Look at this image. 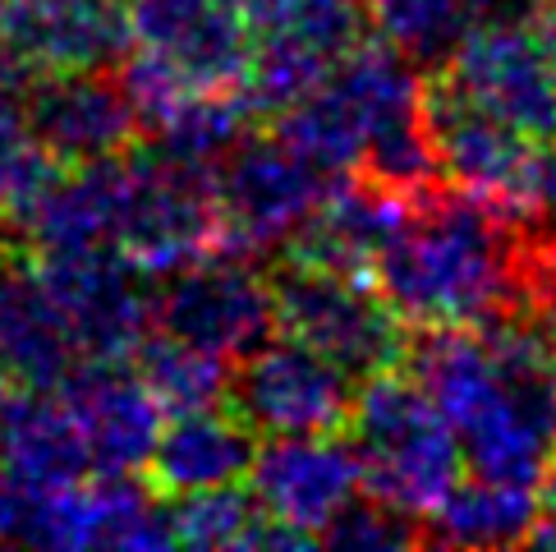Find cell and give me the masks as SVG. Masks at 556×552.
I'll return each mask as SVG.
<instances>
[{"mask_svg": "<svg viewBox=\"0 0 556 552\" xmlns=\"http://www.w3.org/2000/svg\"><path fill=\"white\" fill-rule=\"evenodd\" d=\"M556 276V240L483 199L437 185L409 203L372 286L409 331L529 323Z\"/></svg>", "mask_w": 556, "mask_h": 552, "instance_id": "obj_1", "label": "cell"}, {"mask_svg": "<svg viewBox=\"0 0 556 552\" xmlns=\"http://www.w3.org/2000/svg\"><path fill=\"white\" fill-rule=\"evenodd\" d=\"M405 360L451 424L469 475L515 488L543 484L556 456V382L533 323L437 327Z\"/></svg>", "mask_w": 556, "mask_h": 552, "instance_id": "obj_2", "label": "cell"}, {"mask_svg": "<svg viewBox=\"0 0 556 552\" xmlns=\"http://www.w3.org/2000/svg\"><path fill=\"white\" fill-rule=\"evenodd\" d=\"M424 78L382 37H359L317 88L276 115V134L327 175L364 171L405 199L442 185L424 115Z\"/></svg>", "mask_w": 556, "mask_h": 552, "instance_id": "obj_3", "label": "cell"}, {"mask_svg": "<svg viewBox=\"0 0 556 552\" xmlns=\"http://www.w3.org/2000/svg\"><path fill=\"white\" fill-rule=\"evenodd\" d=\"M125 88L138 125H152L185 97L244 92L253 24L240 0H125Z\"/></svg>", "mask_w": 556, "mask_h": 552, "instance_id": "obj_4", "label": "cell"}, {"mask_svg": "<svg viewBox=\"0 0 556 552\" xmlns=\"http://www.w3.org/2000/svg\"><path fill=\"white\" fill-rule=\"evenodd\" d=\"M350 447L359 456L364 492L405 516L424 520L460 479V442L442 410L414 382V373H377L354 387L350 405Z\"/></svg>", "mask_w": 556, "mask_h": 552, "instance_id": "obj_5", "label": "cell"}, {"mask_svg": "<svg viewBox=\"0 0 556 552\" xmlns=\"http://www.w3.org/2000/svg\"><path fill=\"white\" fill-rule=\"evenodd\" d=\"M111 253L156 281L216 244L212 171L185 166L156 148L102 156Z\"/></svg>", "mask_w": 556, "mask_h": 552, "instance_id": "obj_6", "label": "cell"}, {"mask_svg": "<svg viewBox=\"0 0 556 552\" xmlns=\"http://www.w3.org/2000/svg\"><path fill=\"white\" fill-rule=\"evenodd\" d=\"M0 543L24 548H175L170 511L134 475L33 484L0 469Z\"/></svg>", "mask_w": 556, "mask_h": 552, "instance_id": "obj_7", "label": "cell"}, {"mask_svg": "<svg viewBox=\"0 0 556 552\" xmlns=\"http://www.w3.org/2000/svg\"><path fill=\"white\" fill-rule=\"evenodd\" d=\"M271 309L276 331L327 354L354 382L401 368L409 354V327L391 313L377 286H368V276L286 259V267L271 276Z\"/></svg>", "mask_w": 556, "mask_h": 552, "instance_id": "obj_8", "label": "cell"}, {"mask_svg": "<svg viewBox=\"0 0 556 552\" xmlns=\"http://www.w3.org/2000/svg\"><path fill=\"white\" fill-rule=\"evenodd\" d=\"M331 175L308 162L300 148L276 138H240L212 166V203H216V244L244 259H263L286 249L313 208L327 199Z\"/></svg>", "mask_w": 556, "mask_h": 552, "instance_id": "obj_9", "label": "cell"}, {"mask_svg": "<svg viewBox=\"0 0 556 552\" xmlns=\"http://www.w3.org/2000/svg\"><path fill=\"white\" fill-rule=\"evenodd\" d=\"M152 331H166L235 364L276 331L271 281L257 272V259L212 244L198 259L156 276Z\"/></svg>", "mask_w": 556, "mask_h": 552, "instance_id": "obj_10", "label": "cell"}, {"mask_svg": "<svg viewBox=\"0 0 556 552\" xmlns=\"http://www.w3.org/2000/svg\"><path fill=\"white\" fill-rule=\"evenodd\" d=\"M437 74L533 143L556 138V61L533 18L479 24Z\"/></svg>", "mask_w": 556, "mask_h": 552, "instance_id": "obj_11", "label": "cell"}, {"mask_svg": "<svg viewBox=\"0 0 556 552\" xmlns=\"http://www.w3.org/2000/svg\"><path fill=\"white\" fill-rule=\"evenodd\" d=\"M424 115H428V138L437 152L442 185L469 193V199H483L525 222L539 143L529 134L510 129L506 121H496L479 102H469L442 74L424 88Z\"/></svg>", "mask_w": 556, "mask_h": 552, "instance_id": "obj_12", "label": "cell"}, {"mask_svg": "<svg viewBox=\"0 0 556 552\" xmlns=\"http://www.w3.org/2000/svg\"><path fill=\"white\" fill-rule=\"evenodd\" d=\"M354 378L327 354L294 337H271L249 350L230 373V410L240 419L276 438V432H331L350 419Z\"/></svg>", "mask_w": 556, "mask_h": 552, "instance_id": "obj_13", "label": "cell"}, {"mask_svg": "<svg viewBox=\"0 0 556 552\" xmlns=\"http://www.w3.org/2000/svg\"><path fill=\"white\" fill-rule=\"evenodd\" d=\"M37 281L61 309L78 360H134L152 331L148 276L115 253H65V259H33Z\"/></svg>", "mask_w": 556, "mask_h": 552, "instance_id": "obj_14", "label": "cell"}, {"mask_svg": "<svg viewBox=\"0 0 556 552\" xmlns=\"http://www.w3.org/2000/svg\"><path fill=\"white\" fill-rule=\"evenodd\" d=\"M244 479L267 520L300 529L313 543L364 492L359 456H354L350 438H336V428L276 432V438H267L253 451Z\"/></svg>", "mask_w": 556, "mask_h": 552, "instance_id": "obj_15", "label": "cell"}, {"mask_svg": "<svg viewBox=\"0 0 556 552\" xmlns=\"http://www.w3.org/2000/svg\"><path fill=\"white\" fill-rule=\"evenodd\" d=\"M364 10L354 0H300L253 28L244 97L253 111L281 115L364 37Z\"/></svg>", "mask_w": 556, "mask_h": 552, "instance_id": "obj_16", "label": "cell"}, {"mask_svg": "<svg viewBox=\"0 0 556 552\" xmlns=\"http://www.w3.org/2000/svg\"><path fill=\"white\" fill-rule=\"evenodd\" d=\"M24 111L37 143L47 148L55 166H88L115 156L143 129L125 78L106 74V65L37 74L33 88L24 92Z\"/></svg>", "mask_w": 556, "mask_h": 552, "instance_id": "obj_17", "label": "cell"}, {"mask_svg": "<svg viewBox=\"0 0 556 552\" xmlns=\"http://www.w3.org/2000/svg\"><path fill=\"white\" fill-rule=\"evenodd\" d=\"M61 387L74 414V428L88 447L92 475H138L148 469L156 432L166 424V410L156 405L148 382L125 360H92L78 364Z\"/></svg>", "mask_w": 556, "mask_h": 552, "instance_id": "obj_18", "label": "cell"}, {"mask_svg": "<svg viewBox=\"0 0 556 552\" xmlns=\"http://www.w3.org/2000/svg\"><path fill=\"white\" fill-rule=\"evenodd\" d=\"M0 37L42 74L111 65L129 51L125 0H0Z\"/></svg>", "mask_w": 556, "mask_h": 552, "instance_id": "obj_19", "label": "cell"}, {"mask_svg": "<svg viewBox=\"0 0 556 552\" xmlns=\"http://www.w3.org/2000/svg\"><path fill=\"white\" fill-rule=\"evenodd\" d=\"M409 203L414 199L368 180V175H359V180H336L327 189V199L313 208V216L286 249H290V259L313 263V267L345 272V276H372L377 253L401 230Z\"/></svg>", "mask_w": 556, "mask_h": 552, "instance_id": "obj_20", "label": "cell"}, {"mask_svg": "<svg viewBox=\"0 0 556 552\" xmlns=\"http://www.w3.org/2000/svg\"><path fill=\"white\" fill-rule=\"evenodd\" d=\"M253 451H257V432L235 410L226 405L180 410L166 414L162 432H156L148 475L156 492L185 498V492L240 484L253 465Z\"/></svg>", "mask_w": 556, "mask_h": 552, "instance_id": "obj_21", "label": "cell"}, {"mask_svg": "<svg viewBox=\"0 0 556 552\" xmlns=\"http://www.w3.org/2000/svg\"><path fill=\"white\" fill-rule=\"evenodd\" d=\"M84 364L61 309L37 272L0 276V373L18 387H55Z\"/></svg>", "mask_w": 556, "mask_h": 552, "instance_id": "obj_22", "label": "cell"}, {"mask_svg": "<svg viewBox=\"0 0 556 552\" xmlns=\"http://www.w3.org/2000/svg\"><path fill=\"white\" fill-rule=\"evenodd\" d=\"M0 469L33 484H70L92 475L88 447L74 428L61 387H24L10 397L0 432Z\"/></svg>", "mask_w": 556, "mask_h": 552, "instance_id": "obj_23", "label": "cell"}, {"mask_svg": "<svg viewBox=\"0 0 556 552\" xmlns=\"http://www.w3.org/2000/svg\"><path fill=\"white\" fill-rule=\"evenodd\" d=\"M539 488H515L496 479H455L446 498L424 516V543L442 548H510L529 543Z\"/></svg>", "mask_w": 556, "mask_h": 552, "instance_id": "obj_24", "label": "cell"}, {"mask_svg": "<svg viewBox=\"0 0 556 552\" xmlns=\"http://www.w3.org/2000/svg\"><path fill=\"white\" fill-rule=\"evenodd\" d=\"M170 543L185 548H313L308 535L263 516L253 492L240 484L185 492L170 506Z\"/></svg>", "mask_w": 556, "mask_h": 552, "instance_id": "obj_25", "label": "cell"}, {"mask_svg": "<svg viewBox=\"0 0 556 552\" xmlns=\"http://www.w3.org/2000/svg\"><path fill=\"white\" fill-rule=\"evenodd\" d=\"M253 115L257 111L249 106L244 92H203V97H185V102L162 111L148 125V134L156 152H166L185 166L212 171L249 134Z\"/></svg>", "mask_w": 556, "mask_h": 552, "instance_id": "obj_26", "label": "cell"}, {"mask_svg": "<svg viewBox=\"0 0 556 552\" xmlns=\"http://www.w3.org/2000/svg\"><path fill=\"white\" fill-rule=\"evenodd\" d=\"M134 368L166 414L222 405L230 397V360L175 341L166 331H148L143 346L134 350Z\"/></svg>", "mask_w": 556, "mask_h": 552, "instance_id": "obj_27", "label": "cell"}, {"mask_svg": "<svg viewBox=\"0 0 556 552\" xmlns=\"http://www.w3.org/2000/svg\"><path fill=\"white\" fill-rule=\"evenodd\" d=\"M55 175V162L37 143L24 97L0 88V212H18Z\"/></svg>", "mask_w": 556, "mask_h": 552, "instance_id": "obj_28", "label": "cell"}, {"mask_svg": "<svg viewBox=\"0 0 556 552\" xmlns=\"http://www.w3.org/2000/svg\"><path fill=\"white\" fill-rule=\"evenodd\" d=\"M317 543L327 548H341V552H391V548H409V543H424L419 525L405 511H395L377 498H354L341 516H336Z\"/></svg>", "mask_w": 556, "mask_h": 552, "instance_id": "obj_29", "label": "cell"}, {"mask_svg": "<svg viewBox=\"0 0 556 552\" xmlns=\"http://www.w3.org/2000/svg\"><path fill=\"white\" fill-rule=\"evenodd\" d=\"M529 543L556 548V465H547V475H543V484H539V506H533Z\"/></svg>", "mask_w": 556, "mask_h": 552, "instance_id": "obj_30", "label": "cell"}, {"mask_svg": "<svg viewBox=\"0 0 556 552\" xmlns=\"http://www.w3.org/2000/svg\"><path fill=\"white\" fill-rule=\"evenodd\" d=\"M529 323H533V331H539L547 368H552V382H556V276H552V286L543 290V300H539V309H533Z\"/></svg>", "mask_w": 556, "mask_h": 552, "instance_id": "obj_31", "label": "cell"}, {"mask_svg": "<svg viewBox=\"0 0 556 552\" xmlns=\"http://www.w3.org/2000/svg\"><path fill=\"white\" fill-rule=\"evenodd\" d=\"M533 28H539V37H543V47L552 51V61H556V0H539L533 5Z\"/></svg>", "mask_w": 556, "mask_h": 552, "instance_id": "obj_32", "label": "cell"}, {"mask_svg": "<svg viewBox=\"0 0 556 552\" xmlns=\"http://www.w3.org/2000/svg\"><path fill=\"white\" fill-rule=\"evenodd\" d=\"M240 5H244V14H249V24L257 28V24H267V18L286 14L290 5H300V0H240Z\"/></svg>", "mask_w": 556, "mask_h": 552, "instance_id": "obj_33", "label": "cell"}, {"mask_svg": "<svg viewBox=\"0 0 556 552\" xmlns=\"http://www.w3.org/2000/svg\"><path fill=\"white\" fill-rule=\"evenodd\" d=\"M5 410H10V378L0 373V432H5Z\"/></svg>", "mask_w": 556, "mask_h": 552, "instance_id": "obj_34", "label": "cell"}, {"mask_svg": "<svg viewBox=\"0 0 556 552\" xmlns=\"http://www.w3.org/2000/svg\"><path fill=\"white\" fill-rule=\"evenodd\" d=\"M0 276H5V263H0Z\"/></svg>", "mask_w": 556, "mask_h": 552, "instance_id": "obj_35", "label": "cell"}, {"mask_svg": "<svg viewBox=\"0 0 556 552\" xmlns=\"http://www.w3.org/2000/svg\"><path fill=\"white\" fill-rule=\"evenodd\" d=\"M533 5H539V0H533Z\"/></svg>", "mask_w": 556, "mask_h": 552, "instance_id": "obj_36", "label": "cell"}]
</instances>
